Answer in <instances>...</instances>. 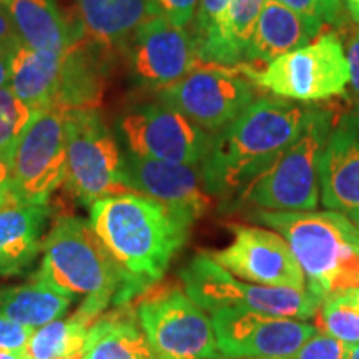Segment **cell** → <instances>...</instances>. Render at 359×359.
I'll use <instances>...</instances> for the list:
<instances>
[{"mask_svg": "<svg viewBox=\"0 0 359 359\" xmlns=\"http://www.w3.org/2000/svg\"><path fill=\"white\" fill-rule=\"evenodd\" d=\"M90 223L125 280V303L154 288L187 243L193 219L172 206L127 191L90 206Z\"/></svg>", "mask_w": 359, "mask_h": 359, "instance_id": "1", "label": "cell"}, {"mask_svg": "<svg viewBox=\"0 0 359 359\" xmlns=\"http://www.w3.org/2000/svg\"><path fill=\"white\" fill-rule=\"evenodd\" d=\"M311 110L308 103L258 97L236 120L213 133L201 163L206 193L222 200V208L231 203L298 140Z\"/></svg>", "mask_w": 359, "mask_h": 359, "instance_id": "2", "label": "cell"}, {"mask_svg": "<svg viewBox=\"0 0 359 359\" xmlns=\"http://www.w3.org/2000/svg\"><path fill=\"white\" fill-rule=\"evenodd\" d=\"M246 217L285 238L308 290L321 299L359 285V224L346 215L250 210Z\"/></svg>", "mask_w": 359, "mask_h": 359, "instance_id": "3", "label": "cell"}, {"mask_svg": "<svg viewBox=\"0 0 359 359\" xmlns=\"http://www.w3.org/2000/svg\"><path fill=\"white\" fill-rule=\"evenodd\" d=\"M35 280L65 294L83 296L82 306L95 318L110 303L123 306L125 280L118 264L88 219L58 218L42 240V262Z\"/></svg>", "mask_w": 359, "mask_h": 359, "instance_id": "4", "label": "cell"}, {"mask_svg": "<svg viewBox=\"0 0 359 359\" xmlns=\"http://www.w3.org/2000/svg\"><path fill=\"white\" fill-rule=\"evenodd\" d=\"M334 116L333 109L313 105L298 140L222 210L314 212L321 200V155L334 127Z\"/></svg>", "mask_w": 359, "mask_h": 359, "instance_id": "5", "label": "cell"}, {"mask_svg": "<svg viewBox=\"0 0 359 359\" xmlns=\"http://www.w3.org/2000/svg\"><path fill=\"white\" fill-rule=\"evenodd\" d=\"M258 88L286 100L314 103L348 95L349 67L343 40L323 32L298 50L288 52L263 67L238 64Z\"/></svg>", "mask_w": 359, "mask_h": 359, "instance_id": "6", "label": "cell"}, {"mask_svg": "<svg viewBox=\"0 0 359 359\" xmlns=\"http://www.w3.org/2000/svg\"><path fill=\"white\" fill-rule=\"evenodd\" d=\"M180 278L185 293L208 314L222 308H240L308 321L316 316L323 303L308 288H269L240 280L203 253L180 271Z\"/></svg>", "mask_w": 359, "mask_h": 359, "instance_id": "7", "label": "cell"}, {"mask_svg": "<svg viewBox=\"0 0 359 359\" xmlns=\"http://www.w3.org/2000/svg\"><path fill=\"white\" fill-rule=\"evenodd\" d=\"M65 183L79 201L92 206L130 191L125 154L97 110H70L65 115Z\"/></svg>", "mask_w": 359, "mask_h": 359, "instance_id": "8", "label": "cell"}, {"mask_svg": "<svg viewBox=\"0 0 359 359\" xmlns=\"http://www.w3.org/2000/svg\"><path fill=\"white\" fill-rule=\"evenodd\" d=\"M258 98V87L240 65L201 64L182 80L158 90V100L206 132L217 133Z\"/></svg>", "mask_w": 359, "mask_h": 359, "instance_id": "9", "label": "cell"}, {"mask_svg": "<svg viewBox=\"0 0 359 359\" xmlns=\"http://www.w3.org/2000/svg\"><path fill=\"white\" fill-rule=\"evenodd\" d=\"M137 320L158 359H222L210 314L177 286L147 296Z\"/></svg>", "mask_w": 359, "mask_h": 359, "instance_id": "10", "label": "cell"}, {"mask_svg": "<svg viewBox=\"0 0 359 359\" xmlns=\"http://www.w3.org/2000/svg\"><path fill=\"white\" fill-rule=\"evenodd\" d=\"M116 133L128 154L170 163L201 165L213 133L165 103H138L116 116Z\"/></svg>", "mask_w": 359, "mask_h": 359, "instance_id": "11", "label": "cell"}, {"mask_svg": "<svg viewBox=\"0 0 359 359\" xmlns=\"http://www.w3.org/2000/svg\"><path fill=\"white\" fill-rule=\"evenodd\" d=\"M67 111H39L12 151V200L47 205L67 172Z\"/></svg>", "mask_w": 359, "mask_h": 359, "instance_id": "12", "label": "cell"}, {"mask_svg": "<svg viewBox=\"0 0 359 359\" xmlns=\"http://www.w3.org/2000/svg\"><path fill=\"white\" fill-rule=\"evenodd\" d=\"M222 359L291 358L318 327L311 323L240 308L210 313Z\"/></svg>", "mask_w": 359, "mask_h": 359, "instance_id": "13", "label": "cell"}, {"mask_svg": "<svg viewBox=\"0 0 359 359\" xmlns=\"http://www.w3.org/2000/svg\"><path fill=\"white\" fill-rule=\"evenodd\" d=\"M122 50L132 82L156 92L203 64L191 30L172 24L158 13L148 17L135 30Z\"/></svg>", "mask_w": 359, "mask_h": 359, "instance_id": "14", "label": "cell"}, {"mask_svg": "<svg viewBox=\"0 0 359 359\" xmlns=\"http://www.w3.org/2000/svg\"><path fill=\"white\" fill-rule=\"evenodd\" d=\"M231 243L210 257L233 276L269 288H308L302 266L280 233L245 224H231Z\"/></svg>", "mask_w": 359, "mask_h": 359, "instance_id": "15", "label": "cell"}, {"mask_svg": "<svg viewBox=\"0 0 359 359\" xmlns=\"http://www.w3.org/2000/svg\"><path fill=\"white\" fill-rule=\"evenodd\" d=\"M125 168L130 191L172 206L193 222L203 217L212 203L203 185L201 165L170 163L125 151Z\"/></svg>", "mask_w": 359, "mask_h": 359, "instance_id": "16", "label": "cell"}, {"mask_svg": "<svg viewBox=\"0 0 359 359\" xmlns=\"http://www.w3.org/2000/svg\"><path fill=\"white\" fill-rule=\"evenodd\" d=\"M321 203L349 217L359 212V109L336 120L321 155Z\"/></svg>", "mask_w": 359, "mask_h": 359, "instance_id": "17", "label": "cell"}, {"mask_svg": "<svg viewBox=\"0 0 359 359\" xmlns=\"http://www.w3.org/2000/svg\"><path fill=\"white\" fill-rule=\"evenodd\" d=\"M323 20L302 15L276 0H264L241 64L266 65L313 42L323 34Z\"/></svg>", "mask_w": 359, "mask_h": 359, "instance_id": "18", "label": "cell"}, {"mask_svg": "<svg viewBox=\"0 0 359 359\" xmlns=\"http://www.w3.org/2000/svg\"><path fill=\"white\" fill-rule=\"evenodd\" d=\"M47 219V205L11 200L0 208V276L20 275L32 266L42 251Z\"/></svg>", "mask_w": 359, "mask_h": 359, "instance_id": "19", "label": "cell"}, {"mask_svg": "<svg viewBox=\"0 0 359 359\" xmlns=\"http://www.w3.org/2000/svg\"><path fill=\"white\" fill-rule=\"evenodd\" d=\"M6 6L17 35L34 50L64 53L87 34L65 19L57 0H6Z\"/></svg>", "mask_w": 359, "mask_h": 359, "instance_id": "20", "label": "cell"}, {"mask_svg": "<svg viewBox=\"0 0 359 359\" xmlns=\"http://www.w3.org/2000/svg\"><path fill=\"white\" fill-rule=\"evenodd\" d=\"M64 53L34 50L24 42L17 43L8 53L11 88L35 111L52 109L55 103Z\"/></svg>", "mask_w": 359, "mask_h": 359, "instance_id": "21", "label": "cell"}, {"mask_svg": "<svg viewBox=\"0 0 359 359\" xmlns=\"http://www.w3.org/2000/svg\"><path fill=\"white\" fill-rule=\"evenodd\" d=\"M83 359H158L128 304L97 318L88 327Z\"/></svg>", "mask_w": 359, "mask_h": 359, "instance_id": "22", "label": "cell"}, {"mask_svg": "<svg viewBox=\"0 0 359 359\" xmlns=\"http://www.w3.org/2000/svg\"><path fill=\"white\" fill-rule=\"evenodd\" d=\"M87 35L110 48H122L135 30L155 15L151 0H75Z\"/></svg>", "mask_w": 359, "mask_h": 359, "instance_id": "23", "label": "cell"}, {"mask_svg": "<svg viewBox=\"0 0 359 359\" xmlns=\"http://www.w3.org/2000/svg\"><path fill=\"white\" fill-rule=\"evenodd\" d=\"M75 296L65 294L47 283L34 280L0 290V314L27 327H37L62 318Z\"/></svg>", "mask_w": 359, "mask_h": 359, "instance_id": "24", "label": "cell"}, {"mask_svg": "<svg viewBox=\"0 0 359 359\" xmlns=\"http://www.w3.org/2000/svg\"><path fill=\"white\" fill-rule=\"evenodd\" d=\"M264 0H231L212 47L201 55L203 64L238 65L245 60Z\"/></svg>", "mask_w": 359, "mask_h": 359, "instance_id": "25", "label": "cell"}, {"mask_svg": "<svg viewBox=\"0 0 359 359\" xmlns=\"http://www.w3.org/2000/svg\"><path fill=\"white\" fill-rule=\"evenodd\" d=\"M97 318L80 308L67 320L47 323L37 327L24 349L25 359H65L80 353L87 339L88 327Z\"/></svg>", "mask_w": 359, "mask_h": 359, "instance_id": "26", "label": "cell"}, {"mask_svg": "<svg viewBox=\"0 0 359 359\" xmlns=\"http://www.w3.org/2000/svg\"><path fill=\"white\" fill-rule=\"evenodd\" d=\"M318 313L323 333L333 336L348 346L359 344V304L348 294V291H341L323 299Z\"/></svg>", "mask_w": 359, "mask_h": 359, "instance_id": "27", "label": "cell"}, {"mask_svg": "<svg viewBox=\"0 0 359 359\" xmlns=\"http://www.w3.org/2000/svg\"><path fill=\"white\" fill-rule=\"evenodd\" d=\"M39 111L15 95L11 85L0 88V150H13Z\"/></svg>", "mask_w": 359, "mask_h": 359, "instance_id": "28", "label": "cell"}, {"mask_svg": "<svg viewBox=\"0 0 359 359\" xmlns=\"http://www.w3.org/2000/svg\"><path fill=\"white\" fill-rule=\"evenodd\" d=\"M231 0H200L196 8L195 25L191 32L196 42V50L201 60V55L212 47L222 29L223 19L226 15Z\"/></svg>", "mask_w": 359, "mask_h": 359, "instance_id": "29", "label": "cell"}, {"mask_svg": "<svg viewBox=\"0 0 359 359\" xmlns=\"http://www.w3.org/2000/svg\"><path fill=\"white\" fill-rule=\"evenodd\" d=\"M348 344L318 330L290 359H349Z\"/></svg>", "mask_w": 359, "mask_h": 359, "instance_id": "30", "label": "cell"}, {"mask_svg": "<svg viewBox=\"0 0 359 359\" xmlns=\"http://www.w3.org/2000/svg\"><path fill=\"white\" fill-rule=\"evenodd\" d=\"M200 0H151L155 13L163 15L172 24L188 27L195 20Z\"/></svg>", "mask_w": 359, "mask_h": 359, "instance_id": "31", "label": "cell"}, {"mask_svg": "<svg viewBox=\"0 0 359 359\" xmlns=\"http://www.w3.org/2000/svg\"><path fill=\"white\" fill-rule=\"evenodd\" d=\"M34 331L32 327H27L0 314V349L24 351Z\"/></svg>", "mask_w": 359, "mask_h": 359, "instance_id": "32", "label": "cell"}, {"mask_svg": "<svg viewBox=\"0 0 359 359\" xmlns=\"http://www.w3.org/2000/svg\"><path fill=\"white\" fill-rule=\"evenodd\" d=\"M346 58L349 67V85H351L354 100H356L354 109H359V27L354 30L348 42Z\"/></svg>", "mask_w": 359, "mask_h": 359, "instance_id": "33", "label": "cell"}, {"mask_svg": "<svg viewBox=\"0 0 359 359\" xmlns=\"http://www.w3.org/2000/svg\"><path fill=\"white\" fill-rule=\"evenodd\" d=\"M12 151L0 150V208L12 200Z\"/></svg>", "mask_w": 359, "mask_h": 359, "instance_id": "34", "label": "cell"}, {"mask_svg": "<svg viewBox=\"0 0 359 359\" xmlns=\"http://www.w3.org/2000/svg\"><path fill=\"white\" fill-rule=\"evenodd\" d=\"M276 2L283 4V6L290 7L291 11L302 13V15L311 17V19L323 20L326 24L325 8H323L321 0H276Z\"/></svg>", "mask_w": 359, "mask_h": 359, "instance_id": "35", "label": "cell"}, {"mask_svg": "<svg viewBox=\"0 0 359 359\" xmlns=\"http://www.w3.org/2000/svg\"><path fill=\"white\" fill-rule=\"evenodd\" d=\"M19 42H22V40L15 32V27H13L11 17L6 11L0 8V48L11 52Z\"/></svg>", "mask_w": 359, "mask_h": 359, "instance_id": "36", "label": "cell"}, {"mask_svg": "<svg viewBox=\"0 0 359 359\" xmlns=\"http://www.w3.org/2000/svg\"><path fill=\"white\" fill-rule=\"evenodd\" d=\"M323 8H325L326 24L341 27L344 22V4L343 0H321Z\"/></svg>", "mask_w": 359, "mask_h": 359, "instance_id": "37", "label": "cell"}, {"mask_svg": "<svg viewBox=\"0 0 359 359\" xmlns=\"http://www.w3.org/2000/svg\"><path fill=\"white\" fill-rule=\"evenodd\" d=\"M8 50L0 48V88L11 85V69H8Z\"/></svg>", "mask_w": 359, "mask_h": 359, "instance_id": "38", "label": "cell"}, {"mask_svg": "<svg viewBox=\"0 0 359 359\" xmlns=\"http://www.w3.org/2000/svg\"><path fill=\"white\" fill-rule=\"evenodd\" d=\"M343 4L346 6V11L351 19L359 25V0H343Z\"/></svg>", "mask_w": 359, "mask_h": 359, "instance_id": "39", "label": "cell"}, {"mask_svg": "<svg viewBox=\"0 0 359 359\" xmlns=\"http://www.w3.org/2000/svg\"><path fill=\"white\" fill-rule=\"evenodd\" d=\"M0 359H25L24 351H6L0 349Z\"/></svg>", "mask_w": 359, "mask_h": 359, "instance_id": "40", "label": "cell"}, {"mask_svg": "<svg viewBox=\"0 0 359 359\" xmlns=\"http://www.w3.org/2000/svg\"><path fill=\"white\" fill-rule=\"evenodd\" d=\"M346 291H348V294L354 299V302L359 304V285L354 286V288H351V290H346Z\"/></svg>", "mask_w": 359, "mask_h": 359, "instance_id": "41", "label": "cell"}, {"mask_svg": "<svg viewBox=\"0 0 359 359\" xmlns=\"http://www.w3.org/2000/svg\"><path fill=\"white\" fill-rule=\"evenodd\" d=\"M349 359H359V344L349 348Z\"/></svg>", "mask_w": 359, "mask_h": 359, "instance_id": "42", "label": "cell"}, {"mask_svg": "<svg viewBox=\"0 0 359 359\" xmlns=\"http://www.w3.org/2000/svg\"><path fill=\"white\" fill-rule=\"evenodd\" d=\"M65 359H83V356H82V351H80V353H75V354H72V356L65 358Z\"/></svg>", "mask_w": 359, "mask_h": 359, "instance_id": "43", "label": "cell"}, {"mask_svg": "<svg viewBox=\"0 0 359 359\" xmlns=\"http://www.w3.org/2000/svg\"><path fill=\"white\" fill-rule=\"evenodd\" d=\"M349 218H351L354 223H358V224H359V212H356V213H353V215H349Z\"/></svg>", "mask_w": 359, "mask_h": 359, "instance_id": "44", "label": "cell"}, {"mask_svg": "<svg viewBox=\"0 0 359 359\" xmlns=\"http://www.w3.org/2000/svg\"><path fill=\"white\" fill-rule=\"evenodd\" d=\"M271 359H290V358H271Z\"/></svg>", "mask_w": 359, "mask_h": 359, "instance_id": "45", "label": "cell"}, {"mask_svg": "<svg viewBox=\"0 0 359 359\" xmlns=\"http://www.w3.org/2000/svg\"><path fill=\"white\" fill-rule=\"evenodd\" d=\"M2 2H4V4H6V0H2Z\"/></svg>", "mask_w": 359, "mask_h": 359, "instance_id": "46", "label": "cell"}]
</instances>
